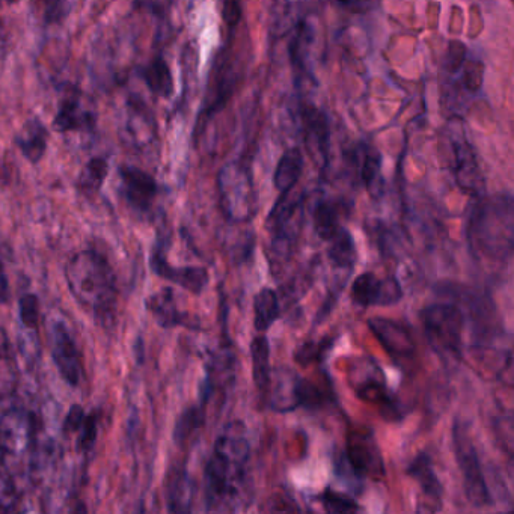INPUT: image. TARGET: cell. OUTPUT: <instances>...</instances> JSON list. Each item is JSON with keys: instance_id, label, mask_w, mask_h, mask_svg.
<instances>
[{"instance_id": "obj_1", "label": "cell", "mask_w": 514, "mask_h": 514, "mask_svg": "<svg viewBox=\"0 0 514 514\" xmlns=\"http://www.w3.org/2000/svg\"><path fill=\"white\" fill-rule=\"evenodd\" d=\"M251 444L242 421H233L216 439L205 466V496L212 511H236L248 472Z\"/></svg>"}, {"instance_id": "obj_2", "label": "cell", "mask_w": 514, "mask_h": 514, "mask_svg": "<svg viewBox=\"0 0 514 514\" xmlns=\"http://www.w3.org/2000/svg\"><path fill=\"white\" fill-rule=\"evenodd\" d=\"M68 290L85 311L105 325L117 316V276L111 263L94 249H83L71 255L65 264Z\"/></svg>"}, {"instance_id": "obj_3", "label": "cell", "mask_w": 514, "mask_h": 514, "mask_svg": "<svg viewBox=\"0 0 514 514\" xmlns=\"http://www.w3.org/2000/svg\"><path fill=\"white\" fill-rule=\"evenodd\" d=\"M469 248L478 257L504 263L513 255V199L508 195L478 199L468 221Z\"/></svg>"}, {"instance_id": "obj_4", "label": "cell", "mask_w": 514, "mask_h": 514, "mask_svg": "<svg viewBox=\"0 0 514 514\" xmlns=\"http://www.w3.org/2000/svg\"><path fill=\"white\" fill-rule=\"evenodd\" d=\"M421 319L430 347L445 361H460L466 329L460 306L456 302L432 303L424 308Z\"/></svg>"}, {"instance_id": "obj_5", "label": "cell", "mask_w": 514, "mask_h": 514, "mask_svg": "<svg viewBox=\"0 0 514 514\" xmlns=\"http://www.w3.org/2000/svg\"><path fill=\"white\" fill-rule=\"evenodd\" d=\"M453 448L457 465L462 472L466 498L474 507H489L493 504L492 493L481 468L480 456L472 441L468 424L463 421H456L454 424Z\"/></svg>"}, {"instance_id": "obj_6", "label": "cell", "mask_w": 514, "mask_h": 514, "mask_svg": "<svg viewBox=\"0 0 514 514\" xmlns=\"http://www.w3.org/2000/svg\"><path fill=\"white\" fill-rule=\"evenodd\" d=\"M38 441V421L25 407H10L0 415V460L20 462L34 453Z\"/></svg>"}, {"instance_id": "obj_7", "label": "cell", "mask_w": 514, "mask_h": 514, "mask_svg": "<svg viewBox=\"0 0 514 514\" xmlns=\"http://www.w3.org/2000/svg\"><path fill=\"white\" fill-rule=\"evenodd\" d=\"M219 193L228 221L245 224L257 212L254 187L246 169L228 165L219 174Z\"/></svg>"}, {"instance_id": "obj_8", "label": "cell", "mask_w": 514, "mask_h": 514, "mask_svg": "<svg viewBox=\"0 0 514 514\" xmlns=\"http://www.w3.org/2000/svg\"><path fill=\"white\" fill-rule=\"evenodd\" d=\"M343 457L359 480L380 481L385 477L382 451L371 430H352L347 436Z\"/></svg>"}, {"instance_id": "obj_9", "label": "cell", "mask_w": 514, "mask_h": 514, "mask_svg": "<svg viewBox=\"0 0 514 514\" xmlns=\"http://www.w3.org/2000/svg\"><path fill=\"white\" fill-rule=\"evenodd\" d=\"M352 380L356 395L361 400L377 404L382 409L383 415L391 417L392 420L401 417L400 403L389 391L382 371L371 359L358 362L356 368H353Z\"/></svg>"}, {"instance_id": "obj_10", "label": "cell", "mask_w": 514, "mask_h": 514, "mask_svg": "<svg viewBox=\"0 0 514 514\" xmlns=\"http://www.w3.org/2000/svg\"><path fill=\"white\" fill-rule=\"evenodd\" d=\"M49 343L56 370L68 385L76 388L82 380V355L76 340L64 323H53L52 328L49 329Z\"/></svg>"}, {"instance_id": "obj_11", "label": "cell", "mask_w": 514, "mask_h": 514, "mask_svg": "<svg viewBox=\"0 0 514 514\" xmlns=\"http://www.w3.org/2000/svg\"><path fill=\"white\" fill-rule=\"evenodd\" d=\"M404 291L395 276L379 278L374 272H364L353 281L352 300L361 308L397 305Z\"/></svg>"}, {"instance_id": "obj_12", "label": "cell", "mask_w": 514, "mask_h": 514, "mask_svg": "<svg viewBox=\"0 0 514 514\" xmlns=\"http://www.w3.org/2000/svg\"><path fill=\"white\" fill-rule=\"evenodd\" d=\"M300 204L302 201L297 198H291L290 192L282 193V198L276 202L272 212H270L267 225L273 234V249L276 252L291 251L294 240L297 236L296 225H299Z\"/></svg>"}, {"instance_id": "obj_13", "label": "cell", "mask_w": 514, "mask_h": 514, "mask_svg": "<svg viewBox=\"0 0 514 514\" xmlns=\"http://www.w3.org/2000/svg\"><path fill=\"white\" fill-rule=\"evenodd\" d=\"M368 328L373 332L380 346L385 349L388 355L395 359H407L417 353L414 335L406 325L397 320L382 319L373 317L368 320Z\"/></svg>"}, {"instance_id": "obj_14", "label": "cell", "mask_w": 514, "mask_h": 514, "mask_svg": "<svg viewBox=\"0 0 514 514\" xmlns=\"http://www.w3.org/2000/svg\"><path fill=\"white\" fill-rule=\"evenodd\" d=\"M303 377L290 368L272 370L269 389L270 406L279 414H288L302 407Z\"/></svg>"}, {"instance_id": "obj_15", "label": "cell", "mask_w": 514, "mask_h": 514, "mask_svg": "<svg viewBox=\"0 0 514 514\" xmlns=\"http://www.w3.org/2000/svg\"><path fill=\"white\" fill-rule=\"evenodd\" d=\"M151 269L160 278L166 279V281L172 282V284L180 285L181 288L193 294H201L210 281L209 272L204 267L171 266L160 249H156L153 257H151Z\"/></svg>"}, {"instance_id": "obj_16", "label": "cell", "mask_w": 514, "mask_h": 514, "mask_svg": "<svg viewBox=\"0 0 514 514\" xmlns=\"http://www.w3.org/2000/svg\"><path fill=\"white\" fill-rule=\"evenodd\" d=\"M120 178L124 199L130 207L138 212H147L159 192L156 180L135 166H123Z\"/></svg>"}, {"instance_id": "obj_17", "label": "cell", "mask_w": 514, "mask_h": 514, "mask_svg": "<svg viewBox=\"0 0 514 514\" xmlns=\"http://www.w3.org/2000/svg\"><path fill=\"white\" fill-rule=\"evenodd\" d=\"M454 177H456L457 186L463 192L478 198L484 195L486 183L474 150L466 141L454 144Z\"/></svg>"}, {"instance_id": "obj_18", "label": "cell", "mask_w": 514, "mask_h": 514, "mask_svg": "<svg viewBox=\"0 0 514 514\" xmlns=\"http://www.w3.org/2000/svg\"><path fill=\"white\" fill-rule=\"evenodd\" d=\"M303 132L308 150L316 160L326 163L331 148V126L325 112L316 106L308 105L302 109Z\"/></svg>"}, {"instance_id": "obj_19", "label": "cell", "mask_w": 514, "mask_h": 514, "mask_svg": "<svg viewBox=\"0 0 514 514\" xmlns=\"http://www.w3.org/2000/svg\"><path fill=\"white\" fill-rule=\"evenodd\" d=\"M145 306L162 328L172 329L178 328V326L189 328L190 326L189 314L180 311L174 290L171 287L162 288V290L151 294L145 300Z\"/></svg>"}, {"instance_id": "obj_20", "label": "cell", "mask_w": 514, "mask_h": 514, "mask_svg": "<svg viewBox=\"0 0 514 514\" xmlns=\"http://www.w3.org/2000/svg\"><path fill=\"white\" fill-rule=\"evenodd\" d=\"M94 123V112L89 111L86 105H83L82 98L71 94L61 101L58 114L53 120V127L56 132L68 133L89 129L94 126Z\"/></svg>"}, {"instance_id": "obj_21", "label": "cell", "mask_w": 514, "mask_h": 514, "mask_svg": "<svg viewBox=\"0 0 514 514\" xmlns=\"http://www.w3.org/2000/svg\"><path fill=\"white\" fill-rule=\"evenodd\" d=\"M407 475L420 484L421 492L427 499H430L433 504L439 505V502L442 501V495H444V486L436 475L429 454H418L407 466Z\"/></svg>"}, {"instance_id": "obj_22", "label": "cell", "mask_w": 514, "mask_h": 514, "mask_svg": "<svg viewBox=\"0 0 514 514\" xmlns=\"http://www.w3.org/2000/svg\"><path fill=\"white\" fill-rule=\"evenodd\" d=\"M195 484L184 469H175L171 472L166 484V501L169 511L174 513H187L192 510Z\"/></svg>"}, {"instance_id": "obj_23", "label": "cell", "mask_w": 514, "mask_h": 514, "mask_svg": "<svg viewBox=\"0 0 514 514\" xmlns=\"http://www.w3.org/2000/svg\"><path fill=\"white\" fill-rule=\"evenodd\" d=\"M328 257L335 269L350 273L358 261V249L352 233L341 227L340 231L329 240Z\"/></svg>"}, {"instance_id": "obj_24", "label": "cell", "mask_w": 514, "mask_h": 514, "mask_svg": "<svg viewBox=\"0 0 514 514\" xmlns=\"http://www.w3.org/2000/svg\"><path fill=\"white\" fill-rule=\"evenodd\" d=\"M47 141H49V133L40 121L26 123L16 139L23 156L31 163H38L43 159L47 150Z\"/></svg>"}, {"instance_id": "obj_25", "label": "cell", "mask_w": 514, "mask_h": 514, "mask_svg": "<svg viewBox=\"0 0 514 514\" xmlns=\"http://www.w3.org/2000/svg\"><path fill=\"white\" fill-rule=\"evenodd\" d=\"M281 314L278 294L272 288H261L254 297V326L258 334L269 331Z\"/></svg>"}, {"instance_id": "obj_26", "label": "cell", "mask_w": 514, "mask_h": 514, "mask_svg": "<svg viewBox=\"0 0 514 514\" xmlns=\"http://www.w3.org/2000/svg\"><path fill=\"white\" fill-rule=\"evenodd\" d=\"M303 171V156L299 148H288L282 154L273 174V184L281 193L290 192Z\"/></svg>"}, {"instance_id": "obj_27", "label": "cell", "mask_w": 514, "mask_h": 514, "mask_svg": "<svg viewBox=\"0 0 514 514\" xmlns=\"http://www.w3.org/2000/svg\"><path fill=\"white\" fill-rule=\"evenodd\" d=\"M252 377L261 395H267L272 365H270V344L266 335H258L251 343Z\"/></svg>"}, {"instance_id": "obj_28", "label": "cell", "mask_w": 514, "mask_h": 514, "mask_svg": "<svg viewBox=\"0 0 514 514\" xmlns=\"http://www.w3.org/2000/svg\"><path fill=\"white\" fill-rule=\"evenodd\" d=\"M144 79L150 91L157 97L169 98L174 92V79L165 59L156 58L150 62L144 70Z\"/></svg>"}, {"instance_id": "obj_29", "label": "cell", "mask_w": 514, "mask_h": 514, "mask_svg": "<svg viewBox=\"0 0 514 514\" xmlns=\"http://www.w3.org/2000/svg\"><path fill=\"white\" fill-rule=\"evenodd\" d=\"M108 174V160L103 159V157H94L86 163L85 168L80 172L77 189L83 195H95V193L100 192L101 187L105 184Z\"/></svg>"}, {"instance_id": "obj_30", "label": "cell", "mask_w": 514, "mask_h": 514, "mask_svg": "<svg viewBox=\"0 0 514 514\" xmlns=\"http://www.w3.org/2000/svg\"><path fill=\"white\" fill-rule=\"evenodd\" d=\"M313 221L317 236L325 242H329L341 228L337 205L329 201H320L316 205Z\"/></svg>"}, {"instance_id": "obj_31", "label": "cell", "mask_w": 514, "mask_h": 514, "mask_svg": "<svg viewBox=\"0 0 514 514\" xmlns=\"http://www.w3.org/2000/svg\"><path fill=\"white\" fill-rule=\"evenodd\" d=\"M205 423V404L187 407L178 417L174 429L175 444L183 445L202 429Z\"/></svg>"}, {"instance_id": "obj_32", "label": "cell", "mask_w": 514, "mask_h": 514, "mask_svg": "<svg viewBox=\"0 0 514 514\" xmlns=\"http://www.w3.org/2000/svg\"><path fill=\"white\" fill-rule=\"evenodd\" d=\"M380 171H382V157L374 148L365 147L362 160L359 162V180L374 196L379 192L380 181H382Z\"/></svg>"}, {"instance_id": "obj_33", "label": "cell", "mask_w": 514, "mask_h": 514, "mask_svg": "<svg viewBox=\"0 0 514 514\" xmlns=\"http://www.w3.org/2000/svg\"><path fill=\"white\" fill-rule=\"evenodd\" d=\"M320 504L325 508L328 513H356L361 511L358 502L355 499L350 498L346 493L335 492L332 489H326L325 492L320 495Z\"/></svg>"}, {"instance_id": "obj_34", "label": "cell", "mask_w": 514, "mask_h": 514, "mask_svg": "<svg viewBox=\"0 0 514 514\" xmlns=\"http://www.w3.org/2000/svg\"><path fill=\"white\" fill-rule=\"evenodd\" d=\"M19 501L13 471L0 460V510H13Z\"/></svg>"}, {"instance_id": "obj_35", "label": "cell", "mask_w": 514, "mask_h": 514, "mask_svg": "<svg viewBox=\"0 0 514 514\" xmlns=\"http://www.w3.org/2000/svg\"><path fill=\"white\" fill-rule=\"evenodd\" d=\"M19 316L26 329H35L40 325V300L35 294H25L19 302Z\"/></svg>"}, {"instance_id": "obj_36", "label": "cell", "mask_w": 514, "mask_h": 514, "mask_svg": "<svg viewBox=\"0 0 514 514\" xmlns=\"http://www.w3.org/2000/svg\"><path fill=\"white\" fill-rule=\"evenodd\" d=\"M332 341H320V343H306L300 346L296 352V361L302 365L313 364L320 361L325 353L331 349Z\"/></svg>"}, {"instance_id": "obj_37", "label": "cell", "mask_w": 514, "mask_h": 514, "mask_svg": "<svg viewBox=\"0 0 514 514\" xmlns=\"http://www.w3.org/2000/svg\"><path fill=\"white\" fill-rule=\"evenodd\" d=\"M97 418L86 415L85 423L79 430V439H77V450L88 451L97 439Z\"/></svg>"}, {"instance_id": "obj_38", "label": "cell", "mask_w": 514, "mask_h": 514, "mask_svg": "<svg viewBox=\"0 0 514 514\" xmlns=\"http://www.w3.org/2000/svg\"><path fill=\"white\" fill-rule=\"evenodd\" d=\"M85 418L86 412L83 410V407L80 404H73L64 420V433H67V435L79 433L83 423H85Z\"/></svg>"}, {"instance_id": "obj_39", "label": "cell", "mask_w": 514, "mask_h": 514, "mask_svg": "<svg viewBox=\"0 0 514 514\" xmlns=\"http://www.w3.org/2000/svg\"><path fill=\"white\" fill-rule=\"evenodd\" d=\"M68 0H41L44 16L49 22H58L67 13Z\"/></svg>"}, {"instance_id": "obj_40", "label": "cell", "mask_w": 514, "mask_h": 514, "mask_svg": "<svg viewBox=\"0 0 514 514\" xmlns=\"http://www.w3.org/2000/svg\"><path fill=\"white\" fill-rule=\"evenodd\" d=\"M224 19L230 26L237 25L240 20L239 0H227L224 7Z\"/></svg>"}, {"instance_id": "obj_41", "label": "cell", "mask_w": 514, "mask_h": 514, "mask_svg": "<svg viewBox=\"0 0 514 514\" xmlns=\"http://www.w3.org/2000/svg\"><path fill=\"white\" fill-rule=\"evenodd\" d=\"M11 299V288L10 282H8L7 275L4 272H0V305L10 302Z\"/></svg>"}, {"instance_id": "obj_42", "label": "cell", "mask_w": 514, "mask_h": 514, "mask_svg": "<svg viewBox=\"0 0 514 514\" xmlns=\"http://www.w3.org/2000/svg\"><path fill=\"white\" fill-rule=\"evenodd\" d=\"M337 2L347 10L352 11L367 10L368 5H370V0H337Z\"/></svg>"}, {"instance_id": "obj_43", "label": "cell", "mask_w": 514, "mask_h": 514, "mask_svg": "<svg viewBox=\"0 0 514 514\" xmlns=\"http://www.w3.org/2000/svg\"><path fill=\"white\" fill-rule=\"evenodd\" d=\"M8 52V37L5 31L4 23L0 20V62L4 61Z\"/></svg>"}]
</instances>
